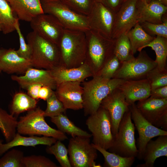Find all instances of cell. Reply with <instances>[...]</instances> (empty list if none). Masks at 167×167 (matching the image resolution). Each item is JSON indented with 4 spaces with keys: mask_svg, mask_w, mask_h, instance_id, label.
Instances as JSON below:
<instances>
[{
    "mask_svg": "<svg viewBox=\"0 0 167 167\" xmlns=\"http://www.w3.org/2000/svg\"><path fill=\"white\" fill-rule=\"evenodd\" d=\"M126 34L130 41L133 54L142 50L144 47L152 41L154 36L148 34L139 23H137Z\"/></svg>",
    "mask_w": 167,
    "mask_h": 167,
    "instance_id": "4316f807",
    "label": "cell"
},
{
    "mask_svg": "<svg viewBox=\"0 0 167 167\" xmlns=\"http://www.w3.org/2000/svg\"><path fill=\"white\" fill-rule=\"evenodd\" d=\"M113 54L122 62L129 60L134 57L126 34H122L114 39Z\"/></svg>",
    "mask_w": 167,
    "mask_h": 167,
    "instance_id": "d6a6232c",
    "label": "cell"
},
{
    "mask_svg": "<svg viewBox=\"0 0 167 167\" xmlns=\"http://www.w3.org/2000/svg\"><path fill=\"white\" fill-rule=\"evenodd\" d=\"M127 0H121V1L122 2V3H123V2H124L126 1Z\"/></svg>",
    "mask_w": 167,
    "mask_h": 167,
    "instance_id": "f907efd6",
    "label": "cell"
},
{
    "mask_svg": "<svg viewBox=\"0 0 167 167\" xmlns=\"http://www.w3.org/2000/svg\"><path fill=\"white\" fill-rule=\"evenodd\" d=\"M163 156H167V135L158 136L156 139L148 143L143 158L144 162L136 167H153L156 160Z\"/></svg>",
    "mask_w": 167,
    "mask_h": 167,
    "instance_id": "d4e9b609",
    "label": "cell"
},
{
    "mask_svg": "<svg viewBox=\"0 0 167 167\" xmlns=\"http://www.w3.org/2000/svg\"><path fill=\"white\" fill-rule=\"evenodd\" d=\"M157 67L155 60L142 50L137 57L122 62L112 78L125 80L146 79L149 73Z\"/></svg>",
    "mask_w": 167,
    "mask_h": 167,
    "instance_id": "30bf717a",
    "label": "cell"
},
{
    "mask_svg": "<svg viewBox=\"0 0 167 167\" xmlns=\"http://www.w3.org/2000/svg\"><path fill=\"white\" fill-rule=\"evenodd\" d=\"M83 84V109L85 116L96 113L103 100L111 92L118 88L126 80L106 79L96 75Z\"/></svg>",
    "mask_w": 167,
    "mask_h": 167,
    "instance_id": "7a4b0ae2",
    "label": "cell"
},
{
    "mask_svg": "<svg viewBox=\"0 0 167 167\" xmlns=\"http://www.w3.org/2000/svg\"><path fill=\"white\" fill-rule=\"evenodd\" d=\"M32 67L30 60L19 56L14 49L0 48V72L24 74Z\"/></svg>",
    "mask_w": 167,
    "mask_h": 167,
    "instance_id": "d6986e66",
    "label": "cell"
},
{
    "mask_svg": "<svg viewBox=\"0 0 167 167\" xmlns=\"http://www.w3.org/2000/svg\"><path fill=\"white\" fill-rule=\"evenodd\" d=\"M11 79L24 89L33 84H39L48 87L52 89L56 88V84L49 70L42 69L28 68L23 75H12Z\"/></svg>",
    "mask_w": 167,
    "mask_h": 167,
    "instance_id": "ac0fdd59",
    "label": "cell"
},
{
    "mask_svg": "<svg viewBox=\"0 0 167 167\" xmlns=\"http://www.w3.org/2000/svg\"><path fill=\"white\" fill-rule=\"evenodd\" d=\"M44 13L55 17L65 29L85 32L90 29L87 16L71 9L61 0L41 3Z\"/></svg>",
    "mask_w": 167,
    "mask_h": 167,
    "instance_id": "52a82bcc",
    "label": "cell"
},
{
    "mask_svg": "<svg viewBox=\"0 0 167 167\" xmlns=\"http://www.w3.org/2000/svg\"><path fill=\"white\" fill-rule=\"evenodd\" d=\"M44 111L40 107L28 111L18 121L16 131L21 135H43L61 141L68 139L65 134L49 126L45 119Z\"/></svg>",
    "mask_w": 167,
    "mask_h": 167,
    "instance_id": "5b68a950",
    "label": "cell"
},
{
    "mask_svg": "<svg viewBox=\"0 0 167 167\" xmlns=\"http://www.w3.org/2000/svg\"><path fill=\"white\" fill-rule=\"evenodd\" d=\"M53 91V90L48 87L42 86L39 92V99L46 101L52 94Z\"/></svg>",
    "mask_w": 167,
    "mask_h": 167,
    "instance_id": "bcb514c9",
    "label": "cell"
},
{
    "mask_svg": "<svg viewBox=\"0 0 167 167\" xmlns=\"http://www.w3.org/2000/svg\"><path fill=\"white\" fill-rule=\"evenodd\" d=\"M138 0H127L116 13L112 38L126 34L138 22L137 4Z\"/></svg>",
    "mask_w": 167,
    "mask_h": 167,
    "instance_id": "2e32d148",
    "label": "cell"
},
{
    "mask_svg": "<svg viewBox=\"0 0 167 167\" xmlns=\"http://www.w3.org/2000/svg\"><path fill=\"white\" fill-rule=\"evenodd\" d=\"M81 83L65 82L57 84L55 94L66 109H83V88Z\"/></svg>",
    "mask_w": 167,
    "mask_h": 167,
    "instance_id": "e0dca14e",
    "label": "cell"
},
{
    "mask_svg": "<svg viewBox=\"0 0 167 167\" xmlns=\"http://www.w3.org/2000/svg\"><path fill=\"white\" fill-rule=\"evenodd\" d=\"M147 3H149L152 0H143Z\"/></svg>",
    "mask_w": 167,
    "mask_h": 167,
    "instance_id": "681fc988",
    "label": "cell"
},
{
    "mask_svg": "<svg viewBox=\"0 0 167 167\" xmlns=\"http://www.w3.org/2000/svg\"><path fill=\"white\" fill-rule=\"evenodd\" d=\"M161 4L167 6V0H157Z\"/></svg>",
    "mask_w": 167,
    "mask_h": 167,
    "instance_id": "c3c4849f",
    "label": "cell"
},
{
    "mask_svg": "<svg viewBox=\"0 0 167 167\" xmlns=\"http://www.w3.org/2000/svg\"><path fill=\"white\" fill-rule=\"evenodd\" d=\"M5 153L0 158V167H24V156L22 151L12 149Z\"/></svg>",
    "mask_w": 167,
    "mask_h": 167,
    "instance_id": "e575fe53",
    "label": "cell"
},
{
    "mask_svg": "<svg viewBox=\"0 0 167 167\" xmlns=\"http://www.w3.org/2000/svg\"><path fill=\"white\" fill-rule=\"evenodd\" d=\"M30 22L33 31L58 45L65 28L55 17L44 13L33 18Z\"/></svg>",
    "mask_w": 167,
    "mask_h": 167,
    "instance_id": "4fadbf2b",
    "label": "cell"
},
{
    "mask_svg": "<svg viewBox=\"0 0 167 167\" xmlns=\"http://www.w3.org/2000/svg\"><path fill=\"white\" fill-rule=\"evenodd\" d=\"M31 49L30 60L33 67L51 70L60 65L59 50L56 44L32 31L27 36Z\"/></svg>",
    "mask_w": 167,
    "mask_h": 167,
    "instance_id": "277c9868",
    "label": "cell"
},
{
    "mask_svg": "<svg viewBox=\"0 0 167 167\" xmlns=\"http://www.w3.org/2000/svg\"><path fill=\"white\" fill-rule=\"evenodd\" d=\"M42 86L39 84H33L28 86L26 89L28 94L35 99H38L39 91Z\"/></svg>",
    "mask_w": 167,
    "mask_h": 167,
    "instance_id": "f6af8a7d",
    "label": "cell"
},
{
    "mask_svg": "<svg viewBox=\"0 0 167 167\" xmlns=\"http://www.w3.org/2000/svg\"><path fill=\"white\" fill-rule=\"evenodd\" d=\"M57 140L54 138L45 136L41 137L34 135L24 136L17 132L11 140L6 143H3V140L0 139V156L10 149L15 147H35L38 145L50 146L54 143Z\"/></svg>",
    "mask_w": 167,
    "mask_h": 167,
    "instance_id": "cb8c5ba5",
    "label": "cell"
},
{
    "mask_svg": "<svg viewBox=\"0 0 167 167\" xmlns=\"http://www.w3.org/2000/svg\"><path fill=\"white\" fill-rule=\"evenodd\" d=\"M90 139L76 136L70 139L67 149L71 167H101L95 161L97 157V150L90 143Z\"/></svg>",
    "mask_w": 167,
    "mask_h": 167,
    "instance_id": "9c48e42d",
    "label": "cell"
},
{
    "mask_svg": "<svg viewBox=\"0 0 167 167\" xmlns=\"http://www.w3.org/2000/svg\"><path fill=\"white\" fill-rule=\"evenodd\" d=\"M137 9L139 23L147 22L161 24L162 23V16L167 12V6L157 0H152L148 3L143 0H138Z\"/></svg>",
    "mask_w": 167,
    "mask_h": 167,
    "instance_id": "7402d4cb",
    "label": "cell"
},
{
    "mask_svg": "<svg viewBox=\"0 0 167 167\" xmlns=\"http://www.w3.org/2000/svg\"><path fill=\"white\" fill-rule=\"evenodd\" d=\"M135 126L131 120L130 109L124 114L114 136L109 152L125 157H137L138 150L135 138Z\"/></svg>",
    "mask_w": 167,
    "mask_h": 167,
    "instance_id": "8992f818",
    "label": "cell"
},
{
    "mask_svg": "<svg viewBox=\"0 0 167 167\" xmlns=\"http://www.w3.org/2000/svg\"><path fill=\"white\" fill-rule=\"evenodd\" d=\"M51 121L56 126L58 130L72 137L83 136L90 138L92 136V134L76 126L63 113L51 118Z\"/></svg>",
    "mask_w": 167,
    "mask_h": 167,
    "instance_id": "83f0119b",
    "label": "cell"
},
{
    "mask_svg": "<svg viewBox=\"0 0 167 167\" xmlns=\"http://www.w3.org/2000/svg\"><path fill=\"white\" fill-rule=\"evenodd\" d=\"M129 109L131 119L134 122L139 134L137 140V157L139 160H142L148 143L154 137L167 135V131L155 126L146 120L138 109L135 103L130 105Z\"/></svg>",
    "mask_w": 167,
    "mask_h": 167,
    "instance_id": "8fae6325",
    "label": "cell"
},
{
    "mask_svg": "<svg viewBox=\"0 0 167 167\" xmlns=\"http://www.w3.org/2000/svg\"><path fill=\"white\" fill-rule=\"evenodd\" d=\"M19 20L30 22L44 13L41 0H6Z\"/></svg>",
    "mask_w": 167,
    "mask_h": 167,
    "instance_id": "603a6c76",
    "label": "cell"
},
{
    "mask_svg": "<svg viewBox=\"0 0 167 167\" xmlns=\"http://www.w3.org/2000/svg\"><path fill=\"white\" fill-rule=\"evenodd\" d=\"M37 101L28 94L19 92L14 96L10 106V114L15 117L35 108Z\"/></svg>",
    "mask_w": 167,
    "mask_h": 167,
    "instance_id": "484cf974",
    "label": "cell"
},
{
    "mask_svg": "<svg viewBox=\"0 0 167 167\" xmlns=\"http://www.w3.org/2000/svg\"><path fill=\"white\" fill-rule=\"evenodd\" d=\"M136 107L142 115L155 126L167 131V98L150 96L138 101Z\"/></svg>",
    "mask_w": 167,
    "mask_h": 167,
    "instance_id": "7c38bea8",
    "label": "cell"
},
{
    "mask_svg": "<svg viewBox=\"0 0 167 167\" xmlns=\"http://www.w3.org/2000/svg\"><path fill=\"white\" fill-rule=\"evenodd\" d=\"M86 124L92 133L93 143L106 150L109 149L112 145L114 136L107 111L100 106L96 113L89 116Z\"/></svg>",
    "mask_w": 167,
    "mask_h": 167,
    "instance_id": "ba28073f",
    "label": "cell"
},
{
    "mask_svg": "<svg viewBox=\"0 0 167 167\" xmlns=\"http://www.w3.org/2000/svg\"><path fill=\"white\" fill-rule=\"evenodd\" d=\"M46 101L47 105L46 109L44 111L45 117L51 118L65 112L66 109L54 91Z\"/></svg>",
    "mask_w": 167,
    "mask_h": 167,
    "instance_id": "8d00e7d4",
    "label": "cell"
},
{
    "mask_svg": "<svg viewBox=\"0 0 167 167\" xmlns=\"http://www.w3.org/2000/svg\"><path fill=\"white\" fill-rule=\"evenodd\" d=\"M0 32H1V30H0Z\"/></svg>",
    "mask_w": 167,
    "mask_h": 167,
    "instance_id": "816d5d0a",
    "label": "cell"
},
{
    "mask_svg": "<svg viewBox=\"0 0 167 167\" xmlns=\"http://www.w3.org/2000/svg\"><path fill=\"white\" fill-rule=\"evenodd\" d=\"M66 6L75 12L87 16L90 13L93 0H61Z\"/></svg>",
    "mask_w": 167,
    "mask_h": 167,
    "instance_id": "f35d334b",
    "label": "cell"
},
{
    "mask_svg": "<svg viewBox=\"0 0 167 167\" xmlns=\"http://www.w3.org/2000/svg\"><path fill=\"white\" fill-rule=\"evenodd\" d=\"M61 0H41V3L57 1Z\"/></svg>",
    "mask_w": 167,
    "mask_h": 167,
    "instance_id": "7dc6e473",
    "label": "cell"
},
{
    "mask_svg": "<svg viewBox=\"0 0 167 167\" xmlns=\"http://www.w3.org/2000/svg\"><path fill=\"white\" fill-rule=\"evenodd\" d=\"M129 105L126 101L124 95L118 88L111 92L101 103L100 106L106 109L109 113L114 136L118 132L124 114L129 109Z\"/></svg>",
    "mask_w": 167,
    "mask_h": 167,
    "instance_id": "9a60e30c",
    "label": "cell"
},
{
    "mask_svg": "<svg viewBox=\"0 0 167 167\" xmlns=\"http://www.w3.org/2000/svg\"><path fill=\"white\" fill-rule=\"evenodd\" d=\"M146 79L149 82L151 90L167 86V70L160 71L157 67L149 73Z\"/></svg>",
    "mask_w": 167,
    "mask_h": 167,
    "instance_id": "ab89813d",
    "label": "cell"
},
{
    "mask_svg": "<svg viewBox=\"0 0 167 167\" xmlns=\"http://www.w3.org/2000/svg\"><path fill=\"white\" fill-rule=\"evenodd\" d=\"M19 19L16 20L15 27L19 37L20 46L16 50L18 54L21 57L30 60L31 55V49L29 44L25 42L24 37L21 32L19 24Z\"/></svg>",
    "mask_w": 167,
    "mask_h": 167,
    "instance_id": "b9f144b4",
    "label": "cell"
},
{
    "mask_svg": "<svg viewBox=\"0 0 167 167\" xmlns=\"http://www.w3.org/2000/svg\"><path fill=\"white\" fill-rule=\"evenodd\" d=\"M167 14H164L162 16V23L155 24L147 22L139 23L143 29L148 34L160 36L167 38Z\"/></svg>",
    "mask_w": 167,
    "mask_h": 167,
    "instance_id": "d590c367",
    "label": "cell"
},
{
    "mask_svg": "<svg viewBox=\"0 0 167 167\" xmlns=\"http://www.w3.org/2000/svg\"><path fill=\"white\" fill-rule=\"evenodd\" d=\"M124 95L129 105L149 97L151 89L148 80L144 79L135 80H126L118 88Z\"/></svg>",
    "mask_w": 167,
    "mask_h": 167,
    "instance_id": "ffe728a7",
    "label": "cell"
},
{
    "mask_svg": "<svg viewBox=\"0 0 167 167\" xmlns=\"http://www.w3.org/2000/svg\"><path fill=\"white\" fill-rule=\"evenodd\" d=\"M18 18L6 0H0V29L6 34L15 30V25Z\"/></svg>",
    "mask_w": 167,
    "mask_h": 167,
    "instance_id": "f1b7e54d",
    "label": "cell"
},
{
    "mask_svg": "<svg viewBox=\"0 0 167 167\" xmlns=\"http://www.w3.org/2000/svg\"><path fill=\"white\" fill-rule=\"evenodd\" d=\"M49 70L56 85L65 82H84L86 78L93 76L90 67L85 62L76 67L66 68L60 65Z\"/></svg>",
    "mask_w": 167,
    "mask_h": 167,
    "instance_id": "44dd1931",
    "label": "cell"
},
{
    "mask_svg": "<svg viewBox=\"0 0 167 167\" xmlns=\"http://www.w3.org/2000/svg\"><path fill=\"white\" fill-rule=\"evenodd\" d=\"M115 13L102 4L94 1L88 17L90 29L112 38Z\"/></svg>",
    "mask_w": 167,
    "mask_h": 167,
    "instance_id": "5bb4252c",
    "label": "cell"
},
{
    "mask_svg": "<svg viewBox=\"0 0 167 167\" xmlns=\"http://www.w3.org/2000/svg\"><path fill=\"white\" fill-rule=\"evenodd\" d=\"M85 33L87 52L84 62L90 67L93 77L98 74L113 54L114 39L107 38L91 29Z\"/></svg>",
    "mask_w": 167,
    "mask_h": 167,
    "instance_id": "3957f363",
    "label": "cell"
},
{
    "mask_svg": "<svg viewBox=\"0 0 167 167\" xmlns=\"http://www.w3.org/2000/svg\"><path fill=\"white\" fill-rule=\"evenodd\" d=\"M148 47H151L155 52L156 59L155 61L158 69L160 71L167 70V38L156 36L144 48Z\"/></svg>",
    "mask_w": 167,
    "mask_h": 167,
    "instance_id": "4dcf8cb0",
    "label": "cell"
},
{
    "mask_svg": "<svg viewBox=\"0 0 167 167\" xmlns=\"http://www.w3.org/2000/svg\"><path fill=\"white\" fill-rule=\"evenodd\" d=\"M58 46L60 65L72 68L79 66L84 63L87 52L85 32L65 29Z\"/></svg>",
    "mask_w": 167,
    "mask_h": 167,
    "instance_id": "6da1fadb",
    "label": "cell"
},
{
    "mask_svg": "<svg viewBox=\"0 0 167 167\" xmlns=\"http://www.w3.org/2000/svg\"><path fill=\"white\" fill-rule=\"evenodd\" d=\"M150 97L157 98H167V86L151 90Z\"/></svg>",
    "mask_w": 167,
    "mask_h": 167,
    "instance_id": "ee69618b",
    "label": "cell"
},
{
    "mask_svg": "<svg viewBox=\"0 0 167 167\" xmlns=\"http://www.w3.org/2000/svg\"><path fill=\"white\" fill-rule=\"evenodd\" d=\"M17 122L15 117L0 108V130L6 142L11 140L15 135Z\"/></svg>",
    "mask_w": 167,
    "mask_h": 167,
    "instance_id": "1f68e13d",
    "label": "cell"
},
{
    "mask_svg": "<svg viewBox=\"0 0 167 167\" xmlns=\"http://www.w3.org/2000/svg\"><path fill=\"white\" fill-rule=\"evenodd\" d=\"M48 154L54 155L62 167H71L68 156V150L65 145L59 140L46 148Z\"/></svg>",
    "mask_w": 167,
    "mask_h": 167,
    "instance_id": "836d02e7",
    "label": "cell"
},
{
    "mask_svg": "<svg viewBox=\"0 0 167 167\" xmlns=\"http://www.w3.org/2000/svg\"><path fill=\"white\" fill-rule=\"evenodd\" d=\"M122 62L113 54L96 75L106 79H112L121 67Z\"/></svg>",
    "mask_w": 167,
    "mask_h": 167,
    "instance_id": "74e56055",
    "label": "cell"
},
{
    "mask_svg": "<svg viewBox=\"0 0 167 167\" xmlns=\"http://www.w3.org/2000/svg\"><path fill=\"white\" fill-rule=\"evenodd\" d=\"M93 1L102 4L115 13L118 11L122 4L121 0H93Z\"/></svg>",
    "mask_w": 167,
    "mask_h": 167,
    "instance_id": "7bdbcfd3",
    "label": "cell"
},
{
    "mask_svg": "<svg viewBox=\"0 0 167 167\" xmlns=\"http://www.w3.org/2000/svg\"><path fill=\"white\" fill-rule=\"evenodd\" d=\"M92 143L94 147L104 157V167H131L135 161V157H123L114 153L108 152L99 146Z\"/></svg>",
    "mask_w": 167,
    "mask_h": 167,
    "instance_id": "f546056e",
    "label": "cell"
},
{
    "mask_svg": "<svg viewBox=\"0 0 167 167\" xmlns=\"http://www.w3.org/2000/svg\"><path fill=\"white\" fill-rule=\"evenodd\" d=\"M24 167H57V165L49 158L41 155L24 156Z\"/></svg>",
    "mask_w": 167,
    "mask_h": 167,
    "instance_id": "60d3db41",
    "label": "cell"
}]
</instances>
